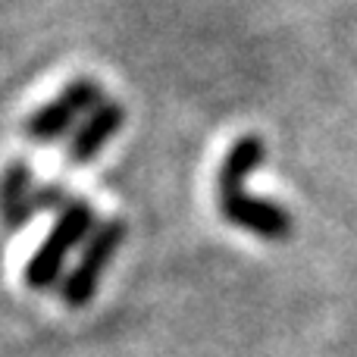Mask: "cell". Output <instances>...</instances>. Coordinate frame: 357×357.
<instances>
[{"mask_svg": "<svg viewBox=\"0 0 357 357\" xmlns=\"http://www.w3.org/2000/svg\"><path fill=\"white\" fill-rule=\"evenodd\" d=\"M266 160V144L257 135H241L226 151L216 173V204L226 222L264 241H279L291 235V213L270 197L248 195L245 182Z\"/></svg>", "mask_w": 357, "mask_h": 357, "instance_id": "1", "label": "cell"}, {"mask_svg": "<svg viewBox=\"0 0 357 357\" xmlns=\"http://www.w3.org/2000/svg\"><path fill=\"white\" fill-rule=\"evenodd\" d=\"M98 226L94 207L85 197H73L66 207L56 213V222L44 241L38 245V251L31 254V260L25 264V285L31 291H50L63 282V266H66L69 254L79 245H85L88 235Z\"/></svg>", "mask_w": 357, "mask_h": 357, "instance_id": "2", "label": "cell"}, {"mask_svg": "<svg viewBox=\"0 0 357 357\" xmlns=\"http://www.w3.org/2000/svg\"><path fill=\"white\" fill-rule=\"evenodd\" d=\"M126 232H129V226H126V220H119V216H110V220L94 226V232L88 235V241L82 245V254H79V260H75V266L60 282V301L66 304V307L82 310L94 301L107 266L113 264L116 251L123 248Z\"/></svg>", "mask_w": 357, "mask_h": 357, "instance_id": "3", "label": "cell"}, {"mask_svg": "<svg viewBox=\"0 0 357 357\" xmlns=\"http://www.w3.org/2000/svg\"><path fill=\"white\" fill-rule=\"evenodd\" d=\"M104 100L100 85L94 79H75L56 94L54 100H47L44 107H38L22 126L25 142L31 144H50L56 138H63L66 132L79 129L82 119Z\"/></svg>", "mask_w": 357, "mask_h": 357, "instance_id": "4", "label": "cell"}, {"mask_svg": "<svg viewBox=\"0 0 357 357\" xmlns=\"http://www.w3.org/2000/svg\"><path fill=\"white\" fill-rule=\"evenodd\" d=\"M123 123H126L123 104L113 100V98L110 100L104 98L85 119H82L79 129L73 132L69 148H66V163L69 167H88V163H91L94 157H98L100 151L119 135Z\"/></svg>", "mask_w": 357, "mask_h": 357, "instance_id": "5", "label": "cell"}, {"mask_svg": "<svg viewBox=\"0 0 357 357\" xmlns=\"http://www.w3.org/2000/svg\"><path fill=\"white\" fill-rule=\"evenodd\" d=\"M35 169L25 160H10L0 173V229L10 226L16 220V213L29 204V197L35 195Z\"/></svg>", "mask_w": 357, "mask_h": 357, "instance_id": "6", "label": "cell"}, {"mask_svg": "<svg viewBox=\"0 0 357 357\" xmlns=\"http://www.w3.org/2000/svg\"><path fill=\"white\" fill-rule=\"evenodd\" d=\"M73 197L75 195H69L63 185H38L35 195L29 197V204H25V207L16 213V220H13L10 226H3V232H19V229H25L31 220H38V216L47 213V210H56V213H60V210L66 207Z\"/></svg>", "mask_w": 357, "mask_h": 357, "instance_id": "7", "label": "cell"}]
</instances>
